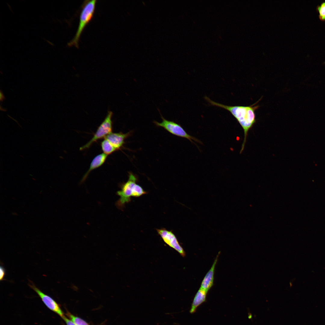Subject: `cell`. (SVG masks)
Listing matches in <instances>:
<instances>
[{
  "mask_svg": "<svg viewBox=\"0 0 325 325\" xmlns=\"http://www.w3.org/2000/svg\"><path fill=\"white\" fill-rule=\"evenodd\" d=\"M205 99L212 105L224 108L230 112L242 127L244 138L240 151L241 154L244 150L248 132L256 122L255 112L259 107L256 104L261 99L251 105L244 106H227L213 101L207 97Z\"/></svg>",
  "mask_w": 325,
  "mask_h": 325,
  "instance_id": "6da1fadb",
  "label": "cell"
},
{
  "mask_svg": "<svg viewBox=\"0 0 325 325\" xmlns=\"http://www.w3.org/2000/svg\"><path fill=\"white\" fill-rule=\"evenodd\" d=\"M137 180L136 176L131 172H128V181L121 185V190L117 192L120 197L116 203V205L119 208L122 209L126 203L130 202L132 197H139L147 193L137 183Z\"/></svg>",
  "mask_w": 325,
  "mask_h": 325,
  "instance_id": "7a4b0ae2",
  "label": "cell"
},
{
  "mask_svg": "<svg viewBox=\"0 0 325 325\" xmlns=\"http://www.w3.org/2000/svg\"><path fill=\"white\" fill-rule=\"evenodd\" d=\"M97 0H86L82 5L79 23L76 34L73 39L68 43L69 46H74L78 48V42L81 35L86 25L91 20L94 14Z\"/></svg>",
  "mask_w": 325,
  "mask_h": 325,
  "instance_id": "3957f363",
  "label": "cell"
},
{
  "mask_svg": "<svg viewBox=\"0 0 325 325\" xmlns=\"http://www.w3.org/2000/svg\"><path fill=\"white\" fill-rule=\"evenodd\" d=\"M159 113L162 119V121L161 122H159L154 121L153 122L156 126L163 128L169 132L174 135L187 139L192 143H194L193 141V140L199 143L202 144L200 141L187 134L180 125L174 121H169L165 119L162 116L160 112Z\"/></svg>",
  "mask_w": 325,
  "mask_h": 325,
  "instance_id": "277c9868",
  "label": "cell"
},
{
  "mask_svg": "<svg viewBox=\"0 0 325 325\" xmlns=\"http://www.w3.org/2000/svg\"><path fill=\"white\" fill-rule=\"evenodd\" d=\"M113 113L108 111L105 119L98 127L92 138L86 144L80 147V150L89 148L94 142L100 139L104 138L112 132V126L111 118Z\"/></svg>",
  "mask_w": 325,
  "mask_h": 325,
  "instance_id": "5b68a950",
  "label": "cell"
},
{
  "mask_svg": "<svg viewBox=\"0 0 325 325\" xmlns=\"http://www.w3.org/2000/svg\"><path fill=\"white\" fill-rule=\"evenodd\" d=\"M157 232L164 242L171 247L174 249L183 257L185 256V251L179 244L175 236L171 231L165 228L156 229Z\"/></svg>",
  "mask_w": 325,
  "mask_h": 325,
  "instance_id": "8992f818",
  "label": "cell"
},
{
  "mask_svg": "<svg viewBox=\"0 0 325 325\" xmlns=\"http://www.w3.org/2000/svg\"><path fill=\"white\" fill-rule=\"evenodd\" d=\"M30 283H31L29 284V287L37 293L48 308L58 314L61 317L64 315L59 305L53 299L42 292L31 282H30Z\"/></svg>",
  "mask_w": 325,
  "mask_h": 325,
  "instance_id": "52a82bcc",
  "label": "cell"
},
{
  "mask_svg": "<svg viewBox=\"0 0 325 325\" xmlns=\"http://www.w3.org/2000/svg\"><path fill=\"white\" fill-rule=\"evenodd\" d=\"M132 133V131L125 134L121 132H112L104 138L107 140L117 150L120 149L123 147L125 139L129 137Z\"/></svg>",
  "mask_w": 325,
  "mask_h": 325,
  "instance_id": "ba28073f",
  "label": "cell"
},
{
  "mask_svg": "<svg viewBox=\"0 0 325 325\" xmlns=\"http://www.w3.org/2000/svg\"><path fill=\"white\" fill-rule=\"evenodd\" d=\"M219 253L217 255L212 267L205 276L201 283L200 288L207 292L213 284L215 268Z\"/></svg>",
  "mask_w": 325,
  "mask_h": 325,
  "instance_id": "9c48e42d",
  "label": "cell"
},
{
  "mask_svg": "<svg viewBox=\"0 0 325 325\" xmlns=\"http://www.w3.org/2000/svg\"><path fill=\"white\" fill-rule=\"evenodd\" d=\"M108 155L103 153L97 155L92 159L89 168L83 176L81 182L85 181L89 173L92 170H94L102 165L105 162Z\"/></svg>",
  "mask_w": 325,
  "mask_h": 325,
  "instance_id": "30bf717a",
  "label": "cell"
},
{
  "mask_svg": "<svg viewBox=\"0 0 325 325\" xmlns=\"http://www.w3.org/2000/svg\"><path fill=\"white\" fill-rule=\"evenodd\" d=\"M207 292L200 288L196 294L192 303L190 312L193 313L198 307L206 300Z\"/></svg>",
  "mask_w": 325,
  "mask_h": 325,
  "instance_id": "8fae6325",
  "label": "cell"
},
{
  "mask_svg": "<svg viewBox=\"0 0 325 325\" xmlns=\"http://www.w3.org/2000/svg\"><path fill=\"white\" fill-rule=\"evenodd\" d=\"M101 146L103 153L107 155L110 154L116 150L111 143L105 138H104L101 142Z\"/></svg>",
  "mask_w": 325,
  "mask_h": 325,
  "instance_id": "7c38bea8",
  "label": "cell"
},
{
  "mask_svg": "<svg viewBox=\"0 0 325 325\" xmlns=\"http://www.w3.org/2000/svg\"><path fill=\"white\" fill-rule=\"evenodd\" d=\"M67 315L76 325H89L84 320L74 316L69 312L67 313Z\"/></svg>",
  "mask_w": 325,
  "mask_h": 325,
  "instance_id": "4fadbf2b",
  "label": "cell"
},
{
  "mask_svg": "<svg viewBox=\"0 0 325 325\" xmlns=\"http://www.w3.org/2000/svg\"><path fill=\"white\" fill-rule=\"evenodd\" d=\"M316 9L319 13V17L320 20L322 21H325V2L318 5Z\"/></svg>",
  "mask_w": 325,
  "mask_h": 325,
  "instance_id": "5bb4252c",
  "label": "cell"
},
{
  "mask_svg": "<svg viewBox=\"0 0 325 325\" xmlns=\"http://www.w3.org/2000/svg\"><path fill=\"white\" fill-rule=\"evenodd\" d=\"M61 317L65 321L67 325H76L72 320L69 319L64 315Z\"/></svg>",
  "mask_w": 325,
  "mask_h": 325,
  "instance_id": "9a60e30c",
  "label": "cell"
},
{
  "mask_svg": "<svg viewBox=\"0 0 325 325\" xmlns=\"http://www.w3.org/2000/svg\"><path fill=\"white\" fill-rule=\"evenodd\" d=\"M5 274V270L3 267L1 266L0 267V280H3Z\"/></svg>",
  "mask_w": 325,
  "mask_h": 325,
  "instance_id": "2e32d148",
  "label": "cell"
},
{
  "mask_svg": "<svg viewBox=\"0 0 325 325\" xmlns=\"http://www.w3.org/2000/svg\"><path fill=\"white\" fill-rule=\"evenodd\" d=\"M5 99V98L3 93L2 92L0 91V100L1 101H2Z\"/></svg>",
  "mask_w": 325,
  "mask_h": 325,
  "instance_id": "e0dca14e",
  "label": "cell"
},
{
  "mask_svg": "<svg viewBox=\"0 0 325 325\" xmlns=\"http://www.w3.org/2000/svg\"><path fill=\"white\" fill-rule=\"evenodd\" d=\"M13 214L14 215H17V214L15 213V212L13 213Z\"/></svg>",
  "mask_w": 325,
  "mask_h": 325,
  "instance_id": "ac0fdd59",
  "label": "cell"
},
{
  "mask_svg": "<svg viewBox=\"0 0 325 325\" xmlns=\"http://www.w3.org/2000/svg\"><path fill=\"white\" fill-rule=\"evenodd\" d=\"M32 179H33V180H34L35 181L36 180L35 178H32Z\"/></svg>",
  "mask_w": 325,
  "mask_h": 325,
  "instance_id": "d6986e66",
  "label": "cell"
},
{
  "mask_svg": "<svg viewBox=\"0 0 325 325\" xmlns=\"http://www.w3.org/2000/svg\"><path fill=\"white\" fill-rule=\"evenodd\" d=\"M324 63L325 64V62H324Z\"/></svg>",
  "mask_w": 325,
  "mask_h": 325,
  "instance_id": "ffe728a7",
  "label": "cell"
}]
</instances>
